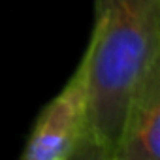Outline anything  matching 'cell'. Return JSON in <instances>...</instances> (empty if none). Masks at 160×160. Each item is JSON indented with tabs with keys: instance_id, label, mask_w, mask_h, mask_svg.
I'll use <instances>...</instances> for the list:
<instances>
[{
	"instance_id": "obj_2",
	"label": "cell",
	"mask_w": 160,
	"mask_h": 160,
	"mask_svg": "<svg viewBox=\"0 0 160 160\" xmlns=\"http://www.w3.org/2000/svg\"><path fill=\"white\" fill-rule=\"evenodd\" d=\"M83 73L75 68L64 89L42 109L21 160H66L85 134Z\"/></svg>"
},
{
	"instance_id": "obj_3",
	"label": "cell",
	"mask_w": 160,
	"mask_h": 160,
	"mask_svg": "<svg viewBox=\"0 0 160 160\" xmlns=\"http://www.w3.org/2000/svg\"><path fill=\"white\" fill-rule=\"evenodd\" d=\"M111 160H160V60L136 87Z\"/></svg>"
},
{
	"instance_id": "obj_4",
	"label": "cell",
	"mask_w": 160,
	"mask_h": 160,
	"mask_svg": "<svg viewBox=\"0 0 160 160\" xmlns=\"http://www.w3.org/2000/svg\"><path fill=\"white\" fill-rule=\"evenodd\" d=\"M66 160H111V151L91 139L85 132L83 138L79 139L77 147L73 149V152Z\"/></svg>"
},
{
	"instance_id": "obj_1",
	"label": "cell",
	"mask_w": 160,
	"mask_h": 160,
	"mask_svg": "<svg viewBox=\"0 0 160 160\" xmlns=\"http://www.w3.org/2000/svg\"><path fill=\"white\" fill-rule=\"evenodd\" d=\"M94 30L79 62L85 132L113 151L136 87L160 60V0H94Z\"/></svg>"
}]
</instances>
